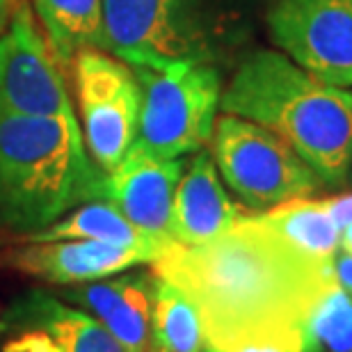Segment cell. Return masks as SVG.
Here are the masks:
<instances>
[{"instance_id": "obj_7", "label": "cell", "mask_w": 352, "mask_h": 352, "mask_svg": "<svg viewBox=\"0 0 352 352\" xmlns=\"http://www.w3.org/2000/svg\"><path fill=\"white\" fill-rule=\"evenodd\" d=\"M80 131L91 160L108 174L126 158L138 135L140 91L129 62L103 48L82 51L72 65Z\"/></svg>"}, {"instance_id": "obj_5", "label": "cell", "mask_w": 352, "mask_h": 352, "mask_svg": "<svg viewBox=\"0 0 352 352\" xmlns=\"http://www.w3.org/2000/svg\"><path fill=\"white\" fill-rule=\"evenodd\" d=\"M142 103L135 146L158 158H183L213 138L222 101V69L201 62L135 67Z\"/></svg>"}, {"instance_id": "obj_22", "label": "cell", "mask_w": 352, "mask_h": 352, "mask_svg": "<svg viewBox=\"0 0 352 352\" xmlns=\"http://www.w3.org/2000/svg\"><path fill=\"white\" fill-rule=\"evenodd\" d=\"M332 272L336 286L352 295V254H346L341 250L336 252V256L332 258Z\"/></svg>"}, {"instance_id": "obj_14", "label": "cell", "mask_w": 352, "mask_h": 352, "mask_svg": "<svg viewBox=\"0 0 352 352\" xmlns=\"http://www.w3.org/2000/svg\"><path fill=\"white\" fill-rule=\"evenodd\" d=\"M248 210L241 208L222 186V176L210 151H195L183 167L176 186L170 217V238L176 245L208 243L243 220Z\"/></svg>"}, {"instance_id": "obj_12", "label": "cell", "mask_w": 352, "mask_h": 352, "mask_svg": "<svg viewBox=\"0 0 352 352\" xmlns=\"http://www.w3.org/2000/svg\"><path fill=\"white\" fill-rule=\"evenodd\" d=\"M58 295L94 316L126 352L151 350L153 272L124 270L117 277L72 284Z\"/></svg>"}, {"instance_id": "obj_11", "label": "cell", "mask_w": 352, "mask_h": 352, "mask_svg": "<svg viewBox=\"0 0 352 352\" xmlns=\"http://www.w3.org/2000/svg\"><path fill=\"white\" fill-rule=\"evenodd\" d=\"M183 167V158H158L133 144L119 167L105 174L103 199L115 204L140 231L172 243V201Z\"/></svg>"}, {"instance_id": "obj_17", "label": "cell", "mask_w": 352, "mask_h": 352, "mask_svg": "<svg viewBox=\"0 0 352 352\" xmlns=\"http://www.w3.org/2000/svg\"><path fill=\"white\" fill-rule=\"evenodd\" d=\"M254 215L274 236L316 261H332L341 250V229L334 224L322 199L305 197Z\"/></svg>"}, {"instance_id": "obj_3", "label": "cell", "mask_w": 352, "mask_h": 352, "mask_svg": "<svg viewBox=\"0 0 352 352\" xmlns=\"http://www.w3.org/2000/svg\"><path fill=\"white\" fill-rule=\"evenodd\" d=\"M78 119L0 115V236L28 238L85 201L103 199Z\"/></svg>"}, {"instance_id": "obj_18", "label": "cell", "mask_w": 352, "mask_h": 352, "mask_svg": "<svg viewBox=\"0 0 352 352\" xmlns=\"http://www.w3.org/2000/svg\"><path fill=\"white\" fill-rule=\"evenodd\" d=\"M206 343L199 309L186 291L153 274L149 352H201Z\"/></svg>"}, {"instance_id": "obj_21", "label": "cell", "mask_w": 352, "mask_h": 352, "mask_svg": "<svg viewBox=\"0 0 352 352\" xmlns=\"http://www.w3.org/2000/svg\"><path fill=\"white\" fill-rule=\"evenodd\" d=\"M322 204L339 229H346L348 224H352V190L336 197H327V199H322Z\"/></svg>"}, {"instance_id": "obj_23", "label": "cell", "mask_w": 352, "mask_h": 352, "mask_svg": "<svg viewBox=\"0 0 352 352\" xmlns=\"http://www.w3.org/2000/svg\"><path fill=\"white\" fill-rule=\"evenodd\" d=\"M16 5H19V0H0V34L10 25V19L14 10H16Z\"/></svg>"}, {"instance_id": "obj_9", "label": "cell", "mask_w": 352, "mask_h": 352, "mask_svg": "<svg viewBox=\"0 0 352 352\" xmlns=\"http://www.w3.org/2000/svg\"><path fill=\"white\" fill-rule=\"evenodd\" d=\"M274 48L316 78L352 87V0H267Z\"/></svg>"}, {"instance_id": "obj_6", "label": "cell", "mask_w": 352, "mask_h": 352, "mask_svg": "<svg viewBox=\"0 0 352 352\" xmlns=\"http://www.w3.org/2000/svg\"><path fill=\"white\" fill-rule=\"evenodd\" d=\"M208 144L222 181L254 213L305 199L325 186L291 144L245 117H217Z\"/></svg>"}, {"instance_id": "obj_25", "label": "cell", "mask_w": 352, "mask_h": 352, "mask_svg": "<svg viewBox=\"0 0 352 352\" xmlns=\"http://www.w3.org/2000/svg\"><path fill=\"white\" fill-rule=\"evenodd\" d=\"M346 186L352 190V163H350V170H348V183H346Z\"/></svg>"}, {"instance_id": "obj_24", "label": "cell", "mask_w": 352, "mask_h": 352, "mask_svg": "<svg viewBox=\"0 0 352 352\" xmlns=\"http://www.w3.org/2000/svg\"><path fill=\"white\" fill-rule=\"evenodd\" d=\"M341 252L352 254V224H348L346 229H341Z\"/></svg>"}, {"instance_id": "obj_19", "label": "cell", "mask_w": 352, "mask_h": 352, "mask_svg": "<svg viewBox=\"0 0 352 352\" xmlns=\"http://www.w3.org/2000/svg\"><path fill=\"white\" fill-rule=\"evenodd\" d=\"M309 332L320 352H352V295L334 284L314 307Z\"/></svg>"}, {"instance_id": "obj_20", "label": "cell", "mask_w": 352, "mask_h": 352, "mask_svg": "<svg viewBox=\"0 0 352 352\" xmlns=\"http://www.w3.org/2000/svg\"><path fill=\"white\" fill-rule=\"evenodd\" d=\"M201 352H320L314 336L307 339H277V341H252L241 346H213L204 343Z\"/></svg>"}, {"instance_id": "obj_4", "label": "cell", "mask_w": 352, "mask_h": 352, "mask_svg": "<svg viewBox=\"0 0 352 352\" xmlns=\"http://www.w3.org/2000/svg\"><path fill=\"white\" fill-rule=\"evenodd\" d=\"M267 0H103V51L135 67L201 62L224 69Z\"/></svg>"}, {"instance_id": "obj_16", "label": "cell", "mask_w": 352, "mask_h": 352, "mask_svg": "<svg viewBox=\"0 0 352 352\" xmlns=\"http://www.w3.org/2000/svg\"><path fill=\"white\" fill-rule=\"evenodd\" d=\"M46 44L62 69L89 48H103V0H32Z\"/></svg>"}, {"instance_id": "obj_15", "label": "cell", "mask_w": 352, "mask_h": 352, "mask_svg": "<svg viewBox=\"0 0 352 352\" xmlns=\"http://www.w3.org/2000/svg\"><path fill=\"white\" fill-rule=\"evenodd\" d=\"M44 241H96L129 248L142 252L149 256V261H158L174 243L158 241L144 231H140L115 204L105 199L85 201L74 210H69L65 217L53 222L51 227L37 231V234L23 238V243H44Z\"/></svg>"}, {"instance_id": "obj_2", "label": "cell", "mask_w": 352, "mask_h": 352, "mask_svg": "<svg viewBox=\"0 0 352 352\" xmlns=\"http://www.w3.org/2000/svg\"><path fill=\"white\" fill-rule=\"evenodd\" d=\"M220 110L265 126L293 146L329 188L348 183L352 91L316 78L277 48L238 60Z\"/></svg>"}, {"instance_id": "obj_10", "label": "cell", "mask_w": 352, "mask_h": 352, "mask_svg": "<svg viewBox=\"0 0 352 352\" xmlns=\"http://www.w3.org/2000/svg\"><path fill=\"white\" fill-rule=\"evenodd\" d=\"M0 341L3 352H126L94 316L41 288L0 314Z\"/></svg>"}, {"instance_id": "obj_8", "label": "cell", "mask_w": 352, "mask_h": 352, "mask_svg": "<svg viewBox=\"0 0 352 352\" xmlns=\"http://www.w3.org/2000/svg\"><path fill=\"white\" fill-rule=\"evenodd\" d=\"M62 72L30 3L19 0L0 34V115L78 119Z\"/></svg>"}, {"instance_id": "obj_1", "label": "cell", "mask_w": 352, "mask_h": 352, "mask_svg": "<svg viewBox=\"0 0 352 352\" xmlns=\"http://www.w3.org/2000/svg\"><path fill=\"white\" fill-rule=\"evenodd\" d=\"M151 265L190 295L213 346L307 339L314 307L336 284L332 261L300 254L254 213L208 243H174Z\"/></svg>"}, {"instance_id": "obj_13", "label": "cell", "mask_w": 352, "mask_h": 352, "mask_svg": "<svg viewBox=\"0 0 352 352\" xmlns=\"http://www.w3.org/2000/svg\"><path fill=\"white\" fill-rule=\"evenodd\" d=\"M151 263L142 252L96 241H44L0 252V267L32 274L51 284L72 286Z\"/></svg>"}]
</instances>
